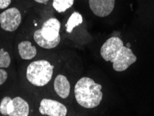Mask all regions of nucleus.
Instances as JSON below:
<instances>
[{"mask_svg": "<svg viewBox=\"0 0 154 116\" xmlns=\"http://www.w3.org/2000/svg\"><path fill=\"white\" fill-rule=\"evenodd\" d=\"M102 86L96 83L89 77L79 79L74 87V95L79 105L86 108H94L98 106L102 101Z\"/></svg>", "mask_w": 154, "mask_h": 116, "instance_id": "obj_1", "label": "nucleus"}, {"mask_svg": "<svg viewBox=\"0 0 154 116\" xmlns=\"http://www.w3.org/2000/svg\"><path fill=\"white\" fill-rule=\"evenodd\" d=\"M54 65L46 60H38L31 63L26 69V79L35 86H44L51 81Z\"/></svg>", "mask_w": 154, "mask_h": 116, "instance_id": "obj_2", "label": "nucleus"}, {"mask_svg": "<svg viewBox=\"0 0 154 116\" xmlns=\"http://www.w3.org/2000/svg\"><path fill=\"white\" fill-rule=\"evenodd\" d=\"M21 22V13L17 8L6 9L0 14V26L6 31H15L19 27Z\"/></svg>", "mask_w": 154, "mask_h": 116, "instance_id": "obj_3", "label": "nucleus"}, {"mask_svg": "<svg viewBox=\"0 0 154 116\" xmlns=\"http://www.w3.org/2000/svg\"><path fill=\"white\" fill-rule=\"evenodd\" d=\"M137 61L136 56L129 47L123 46L112 63V67L117 72H123Z\"/></svg>", "mask_w": 154, "mask_h": 116, "instance_id": "obj_4", "label": "nucleus"}, {"mask_svg": "<svg viewBox=\"0 0 154 116\" xmlns=\"http://www.w3.org/2000/svg\"><path fill=\"white\" fill-rule=\"evenodd\" d=\"M124 46V42L119 37H111L106 40L101 47V56L105 61L113 63L120 49Z\"/></svg>", "mask_w": 154, "mask_h": 116, "instance_id": "obj_5", "label": "nucleus"}, {"mask_svg": "<svg viewBox=\"0 0 154 116\" xmlns=\"http://www.w3.org/2000/svg\"><path fill=\"white\" fill-rule=\"evenodd\" d=\"M39 111L42 115L48 116H65L67 113V109L64 104L50 99H42Z\"/></svg>", "mask_w": 154, "mask_h": 116, "instance_id": "obj_6", "label": "nucleus"}, {"mask_svg": "<svg viewBox=\"0 0 154 116\" xmlns=\"http://www.w3.org/2000/svg\"><path fill=\"white\" fill-rule=\"evenodd\" d=\"M88 2L92 13L100 17L109 15L115 8V0H89Z\"/></svg>", "mask_w": 154, "mask_h": 116, "instance_id": "obj_7", "label": "nucleus"}, {"mask_svg": "<svg viewBox=\"0 0 154 116\" xmlns=\"http://www.w3.org/2000/svg\"><path fill=\"white\" fill-rule=\"evenodd\" d=\"M60 22L56 18H50L42 24L40 29L43 37L46 40H54L60 36Z\"/></svg>", "mask_w": 154, "mask_h": 116, "instance_id": "obj_8", "label": "nucleus"}, {"mask_svg": "<svg viewBox=\"0 0 154 116\" xmlns=\"http://www.w3.org/2000/svg\"><path fill=\"white\" fill-rule=\"evenodd\" d=\"M54 86L55 92L60 98L65 99L69 97L70 84L66 77L63 74H58L55 78Z\"/></svg>", "mask_w": 154, "mask_h": 116, "instance_id": "obj_9", "label": "nucleus"}, {"mask_svg": "<svg viewBox=\"0 0 154 116\" xmlns=\"http://www.w3.org/2000/svg\"><path fill=\"white\" fill-rule=\"evenodd\" d=\"M13 110L9 116H27L29 113V104L22 97H16L12 99Z\"/></svg>", "mask_w": 154, "mask_h": 116, "instance_id": "obj_10", "label": "nucleus"}, {"mask_svg": "<svg viewBox=\"0 0 154 116\" xmlns=\"http://www.w3.org/2000/svg\"><path fill=\"white\" fill-rule=\"evenodd\" d=\"M18 52L22 59L31 60L37 54V49L35 46L31 45L30 41H22L18 45Z\"/></svg>", "mask_w": 154, "mask_h": 116, "instance_id": "obj_11", "label": "nucleus"}, {"mask_svg": "<svg viewBox=\"0 0 154 116\" xmlns=\"http://www.w3.org/2000/svg\"><path fill=\"white\" fill-rule=\"evenodd\" d=\"M33 39L35 42L39 45L40 47H42L44 49H53L54 47H57L58 44L60 42V36H58L55 40H46L43 37L41 31L40 29H38L37 31H35L33 34Z\"/></svg>", "mask_w": 154, "mask_h": 116, "instance_id": "obj_12", "label": "nucleus"}, {"mask_svg": "<svg viewBox=\"0 0 154 116\" xmlns=\"http://www.w3.org/2000/svg\"><path fill=\"white\" fill-rule=\"evenodd\" d=\"M83 22V17L80 13L78 12H74L70 15L69 18L67 20L66 26V31L68 33H72L73 29L76 27L79 26Z\"/></svg>", "mask_w": 154, "mask_h": 116, "instance_id": "obj_13", "label": "nucleus"}, {"mask_svg": "<svg viewBox=\"0 0 154 116\" xmlns=\"http://www.w3.org/2000/svg\"><path fill=\"white\" fill-rule=\"evenodd\" d=\"M74 2V0H54L53 7L58 13H64L72 7Z\"/></svg>", "mask_w": 154, "mask_h": 116, "instance_id": "obj_14", "label": "nucleus"}, {"mask_svg": "<svg viewBox=\"0 0 154 116\" xmlns=\"http://www.w3.org/2000/svg\"><path fill=\"white\" fill-rule=\"evenodd\" d=\"M11 65V56L4 49H0V68H7Z\"/></svg>", "mask_w": 154, "mask_h": 116, "instance_id": "obj_15", "label": "nucleus"}, {"mask_svg": "<svg viewBox=\"0 0 154 116\" xmlns=\"http://www.w3.org/2000/svg\"><path fill=\"white\" fill-rule=\"evenodd\" d=\"M11 99H11V97H5L2 99L1 103H0V113L2 115H8V104Z\"/></svg>", "mask_w": 154, "mask_h": 116, "instance_id": "obj_16", "label": "nucleus"}, {"mask_svg": "<svg viewBox=\"0 0 154 116\" xmlns=\"http://www.w3.org/2000/svg\"><path fill=\"white\" fill-rule=\"evenodd\" d=\"M8 74L6 72V70L3 69H0V86L2 85L5 81L7 80Z\"/></svg>", "mask_w": 154, "mask_h": 116, "instance_id": "obj_17", "label": "nucleus"}, {"mask_svg": "<svg viewBox=\"0 0 154 116\" xmlns=\"http://www.w3.org/2000/svg\"><path fill=\"white\" fill-rule=\"evenodd\" d=\"M11 0H0V9H5L10 5Z\"/></svg>", "mask_w": 154, "mask_h": 116, "instance_id": "obj_18", "label": "nucleus"}, {"mask_svg": "<svg viewBox=\"0 0 154 116\" xmlns=\"http://www.w3.org/2000/svg\"><path fill=\"white\" fill-rule=\"evenodd\" d=\"M13 110V101L12 99L9 102V103L8 104V107H7V111H8V115L10 114V113L12 112Z\"/></svg>", "mask_w": 154, "mask_h": 116, "instance_id": "obj_19", "label": "nucleus"}, {"mask_svg": "<svg viewBox=\"0 0 154 116\" xmlns=\"http://www.w3.org/2000/svg\"><path fill=\"white\" fill-rule=\"evenodd\" d=\"M34 1L39 4H46L47 2H48L49 1V0H34Z\"/></svg>", "mask_w": 154, "mask_h": 116, "instance_id": "obj_20", "label": "nucleus"}]
</instances>
